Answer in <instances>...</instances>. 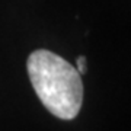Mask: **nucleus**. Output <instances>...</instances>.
Instances as JSON below:
<instances>
[{
    "mask_svg": "<svg viewBox=\"0 0 131 131\" xmlns=\"http://www.w3.org/2000/svg\"><path fill=\"white\" fill-rule=\"evenodd\" d=\"M76 66H77V69H76V70L79 71V74H84V73H86V70H88L86 57H84V56L77 57V60H76Z\"/></svg>",
    "mask_w": 131,
    "mask_h": 131,
    "instance_id": "f03ea898",
    "label": "nucleus"
},
{
    "mask_svg": "<svg viewBox=\"0 0 131 131\" xmlns=\"http://www.w3.org/2000/svg\"><path fill=\"white\" fill-rule=\"evenodd\" d=\"M26 67L42 105L60 119H73L83 102V84L76 67L48 50L34 51Z\"/></svg>",
    "mask_w": 131,
    "mask_h": 131,
    "instance_id": "f257e3e1",
    "label": "nucleus"
}]
</instances>
